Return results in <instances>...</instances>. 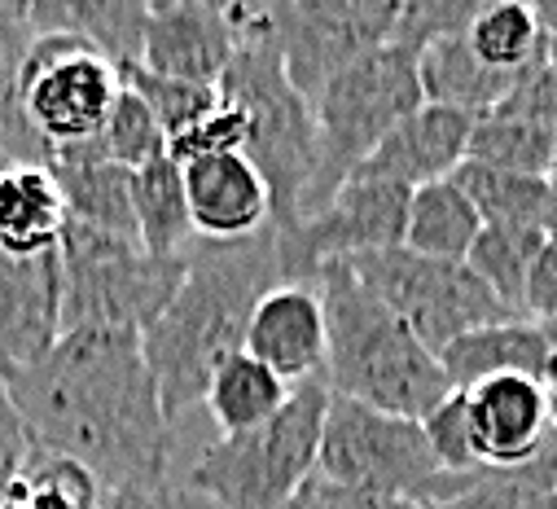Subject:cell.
Returning a JSON list of instances; mask_svg holds the SVG:
<instances>
[{
	"mask_svg": "<svg viewBox=\"0 0 557 509\" xmlns=\"http://www.w3.org/2000/svg\"><path fill=\"white\" fill-rule=\"evenodd\" d=\"M0 377L32 444L84 465L101 492L172 483L176 426L163 413L141 334L71 330L49 356Z\"/></svg>",
	"mask_w": 557,
	"mask_h": 509,
	"instance_id": "1",
	"label": "cell"
},
{
	"mask_svg": "<svg viewBox=\"0 0 557 509\" xmlns=\"http://www.w3.org/2000/svg\"><path fill=\"white\" fill-rule=\"evenodd\" d=\"M282 282V250L272 224L242 241H198L185 250V282L176 299L141 334V351L172 426L207 400L215 369L246 351V330L259 299Z\"/></svg>",
	"mask_w": 557,
	"mask_h": 509,
	"instance_id": "2",
	"label": "cell"
},
{
	"mask_svg": "<svg viewBox=\"0 0 557 509\" xmlns=\"http://www.w3.org/2000/svg\"><path fill=\"white\" fill-rule=\"evenodd\" d=\"M317 290L330 334L325 377L334 396L412 422L453 396L440 356L426 351V343L351 273L347 260L325 264Z\"/></svg>",
	"mask_w": 557,
	"mask_h": 509,
	"instance_id": "3",
	"label": "cell"
},
{
	"mask_svg": "<svg viewBox=\"0 0 557 509\" xmlns=\"http://www.w3.org/2000/svg\"><path fill=\"white\" fill-rule=\"evenodd\" d=\"M237 45L220 75V97L246 123V159L272 194V228L286 233L304 220V198L317 172L312 105L295 92L272 36L268 5H228Z\"/></svg>",
	"mask_w": 557,
	"mask_h": 509,
	"instance_id": "4",
	"label": "cell"
},
{
	"mask_svg": "<svg viewBox=\"0 0 557 509\" xmlns=\"http://www.w3.org/2000/svg\"><path fill=\"white\" fill-rule=\"evenodd\" d=\"M330 400L334 392L325 373L299 382L272 422L215 439L189 470L185 487L211 509H286V500L317 474Z\"/></svg>",
	"mask_w": 557,
	"mask_h": 509,
	"instance_id": "5",
	"label": "cell"
},
{
	"mask_svg": "<svg viewBox=\"0 0 557 509\" xmlns=\"http://www.w3.org/2000/svg\"><path fill=\"white\" fill-rule=\"evenodd\" d=\"M422 105L426 97L422 79H417V49L408 45H382L347 71H338L312 101L317 172L304 198V220L317 215L351 181V172L382 146L391 127H399Z\"/></svg>",
	"mask_w": 557,
	"mask_h": 509,
	"instance_id": "6",
	"label": "cell"
},
{
	"mask_svg": "<svg viewBox=\"0 0 557 509\" xmlns=\"http://www.w3.org/2000/svg\"><path fill=\"white\" fill-rule=\"evenodd\" d=\"M62 334L71 330H127L146 334L185 282V254L163 260L141 241L97 233L84 224L62 228Z\"/></svg>",
	"mask_w": 557,
	"mask_h": 509,
	"instance_id": "7",
	"label": "cell"
},
{
	"mask_svg": "<svg viewBox=\"0 0 557 509\" xmlns=\"http://www.w3.org/2000/svg\"><path fill=\"white\" fill-rule=\"evenodd\" d=\"M317 474L360 487V492L391 496V500L426 505V509L457 500L479 479V474L444 470L422 422L377 413V409L343 400V396L330 400Z\"/></svg>",
	"mask_w": 557,
	"mask_h": 509,
	"instance_id": "8",
	"label": "cell"
},
{
	"mask_svg": "<svg viewBox=\"0 0 557 509\" xmlns=\"http://www.w3.org/2000/svg\"><path fill=\"white\" fill-rule=\"evenodd\" d=\"M351 273L426 343V351H444L470 330L483 325H505V321H527L509 303H500L474 273L470 264L453 260H426L408 246L395 250H373L360 260H347Z\"/></svg>",
	"mask_w": 557,
	"mask_h": 509,
	"instance_id": "9",
	"label": "cell"
},
{
	"mask_svg": "<svg viewBox=\"0 0 557 509\" xmlns=\"http://www.w3.org/2000/svg\"><path fill=\"white\" fill-rule=\"evenodd\" d=\"M119 92V66L62 32L36 36L18 75V110L49 154L97 141Z\"/></svg>",
	"mask_w": 557,
	"mask_h": 509,
	"instance_id": "10",
	"label": "cell"
},
{
	"mask_svg": "<svg viewBox=\"0 0 557 509\" xmlns=\"http://www.w3.org/2000/svg\"><path fill=\"white\" fill-rule=\"evenodd\" d=\"M268 18L286 79L312 105L338 71L391 45L399 0H276Z\"/></svg>",
	"mask_w": 557,
	"mask_h": 509,
	"instance_id": "11",
	"label": "cell"
},
{
	"mask_svg": "<svg viewBox=\"0 0 557 509\" xmlns=\"http://www.w3.org/2000/svg\"><path fill=\"white\" fill-rule=\"evenodd\" d=\"M408 202H412V189L404 185L351 176L317 215L276 233L282 277L317 286V273L334 260H360V254H373V250L404 246Z\"/></svg>",
	"mask_w": 557,
	"mask_h": 509,
	"instance_id": "12",
	"label": "cell"
},
{
	"mask_svg": "<svg viewBox=\"0 0 557 509\" xmlns=\"http://www.w3.org/2000/svg\"><path fill=\"white\" fill-rule=\"evenodd\" d=\"M461 409H466L470 444L483 470L522 465L557 422L553 387L531 377H487L479 387L461 392Z\"/></svg>",
	"mask_w": 557,
	"mask_h": 509,
	"instance_id": "13",
	"label": "cell"
},
{
	"mask_svg": "<svg viewBox=\"0 0 557 509\" xmlns=\"http://www.w3.org/2000/svg\"><path fill=\"white\" fill-rule=\"evenodd\" d=\"M237 27L228 5H198V0H154L146 14L141 66L154 75L189 79L220 88V75L233 58Z\"/></svg>",
	"mask_w": 557,
	"mask_h": 509,
	"instance_id": "14",
	"label": "cell"
},
{
	"mask_svg": "<svg viewBox=\"0 0 557 509\" xmlns=\"http://www.w3.org/2000/svg\"><path fill=\"white\" fill-rule=\"evenodd\" d=\"M62 338L58 250L0 254V373L36 364Z\"/></svg>",
	"mask_w": 557,
	"mask_h": 509,
	"instance_id": "15",
	"label": "cell"
},
{
	"mask_svg": "<svg viewBox=\"0 0 557 509\" xmlns=\"http://www.w3.org/2000/svg\"><path fill=\"white\" fill-rule=\"evenodd\" d=\"M246 351L268 364L286 387H299L308 377L325 373L330 356V334H325V308L321 290L304 282H282L272 286L246 330Z\"/></svg>",
	"mask_w": 557,
	"mask_h": 509,
	"instance_id": "16",
	"label": "cell"
},
{
	"mask_svg": "<svg viewBox=\"0 0 557 509\" xmlns=\"http://www.w3.org/2000/svg\"><path fill=\"white\" fill-rule=\"evenodd\" d=\"M474 114L444 110V105H422L412 110L399 127L382 137V146L351 172L364 181H391L404 189H422L435 181H448L470 150Z\"/></svg>",
	"mask_w": 557,
	"mask_h": 509,
	"instance_id": "17",
	"label": "cell"
},
{
	"mask_svg": "<svg viewBox=\"0 0 557 509\" xmlns=\"http://www.w3.org/2000/svg\"><path fill=\"white\" fill-rule=\"evenodd\" d=\"M189 220L202 241H242L272 224V194L246 154H211L181 167Z\"/></svg>",
	"mask_w": 557,
	"mask_h": 509,
	"instance_id": "18",
	"label": "cell"
},
{
	"mask_svg": "<svg viewBox=\"0 0 557 509\" xmlns=\"http://www.w3.org/2000/svg\"><path fill=\"white\" fill-rule=\"evenodd\" d=\"M440 364L453 382V392H470L487 377H531V382H544V387L557 382L553 347L535 321H505V325L470 330L440 351Z\"/></svg>",
	"mask_w": 557,
	"mask_h": 509,
	"instance_id": "19",
	"label": "cell"
},
{
	"mask_svg": "<svg viewBox=\"0 0 557 509\" xmlns=\"http://www.w3.org/2000/svg\"><path fill=\"white\" fill-rule=\"evenodd\" d=\"M66 228V202L49 163L0 167V254L58 250Z\"/></svg>",
	"mask_w": 557,
	"mask_h": 509,
	"instance_id": "20",
	"label": "cell"
},
{
	"mask_svg": "<svg viewBox=\"0 0 557 509\" xmlns=\"http://www.w3.org/2000/svg\"><path fill=\"white\" fill-rule=\"evenodd\" d=\"M32 10V27L75 36L92 45L101 58H110L119 71L141 66V45H146V14L150 5L136 0H40Z\"/></svg>",
	"mask_w": 557,
	"mask_h": 509,
	"instance_id": "21",
	"label": "cell"
},
{
	"mask_svg": "<svg viewBox=\"0 0 557 509\" xmlns=\"http://www.w3.org/2000/svg\"><path fill=\"white\" fill-rule=\"evenodd\" d=\"M49 172H53V181L62 189L71 224L136 241V207H132V172L127 167H114V163H101V159H84L75 150H53L49 154Z\"/></svg>",
	"mask_w": 557,
	"mask_h": 509,
	"instance_id": "22",
	"label": "cell"
},
{
	"mask_svg": "<svg viewBox=\"0 0 557 509\" xmlns=\"http://www.w3.org/2000/svg\"><path fill=\"white\" fill-rule=\"evenodd\" d=\"M417 79H422V97L426 105H444V110H461V114H492L496 105H505V97L513 92V75H500L492 66H483L466 40V32L444 36L435 45H426L417 53Z\"/></svg>",
	"mask_w": 557,
	"mask_h": 509,
	"instance_id": "23",
	"label": "cell"
},
{
	"mask_svg": "<svg viewBox=\"0 0 557 509\" xmlns=\"http://www.w3.org/2000/svg\"><path fill=\"white\" fill-rule=\"evenodd\" d=\"M132 207H136V241L150 254L176 260L194 246V220L185 198V176L176 159H154L141 172H132Z\"/></svg>",
	"mask_w": 557,
	"mask_h": 509,
	"instance_id": "24",
	"label": "cell"
},
{
	"mask_svg": "<svg viewBox=\"0 0 557 509\" xmlns=\"http://www.w3.org/2000/svg\"><path fill=\"white\" fill-rule=\"evenodd\" d=\"M483 233V220L474 211V202L448 181L412 189L408 202V228H404V246L426 254V260H453L466 264V254L474 250Z\"/></svg>",
	"mask_w": 557,
	"mask_h": 509,
	"instance_id": "25",
	"label": "cell"
},
{
	"mask_svg": "<svg viewBox=\"0 0 557 509\" xmlns=\"http://www.w3.org/2000/svg\"><path fill=\"white\" fill-rule=\"evenodd\" d=\"M290 392L295 387H286L268 364H259L250 351H237L215 369L202 405L211 409V418L224 435H246L282 413Z\"/></svg>",
	"mask_w": 557,
	"mask_h": 509,
	"instance_id": "26",
	"label": "cell"
},
{
	"mask_svg": "<svg viewBox=\"0 0 557 509\" xmlns=\"http://www.w3.org/2000/svg\"><path fill=\"white\" fill-rule=\"evenodd\" d=\"M553 154H557L553 127L522 119V114H509V110H492V114L474 119L470 150H466L470 163L513 172V176H535V181H548Z\"/></svg>",
	"mask_w": 557,
	"mask_h": 509,
	"instance_id": "27",
	"label": "cell"
},
{
	"mask_svg": "<svg viewBox=\"0 0 557 509\" xmlns=\"http://www.w3.org/2000/svg\"><path fill=\"white\" fill-rule=\"evenodd\" d=\"M466 40L483 66L513 79H522L544 58V32L535 18V5H522V0H492V5H483L466 27Z\"/></svg>",
	"mask_w": 557,
	"mask_h": 509,
	"instance_id": "28",
	"label": "cell"
},
{
	"mask_svg": "<svg viewBox=\"0 0 557 509\" xmlns=\"http://www.w3.org/2000/svg\"><path fill=\"white\" fill-rule=\"evenodd\" d=\"M97 505H101L97 479L71 457H58L49 448H32L23 470L0 487V509H97Z\"/></svg>",
	"mask_w": 557,
	"mask_h": 509,
	"instance_id": "29",
	"label": "cell"
},
{
	"mask_svg": "<svg viewBox=\"0 0 557 509\" xmlns=\"http://www.w3.org/2000/svg\"><path fill=\"white\" fill-rule=\"evenodd\" d=\"M544 246V228L535 224H483L474 250L466 254L470 273L513 312H522V290L535 254Z\"/></svg>",
	"mask_w": 557,
	"mask_h": 509,
	"instance_id": "30",
	"label": "cell"
},
{
	"mask_svg": "<svg viewBox=\"0 0 557 509\" xmlns=\"http://www.w3.org/2000/svg\"><path fill=\"white\" fill-rule=\"evenodd\" d=\"M453 185L474 202L483 224H535V228H544L553 181L513 176V172H496V167H483V163L466 159L453 172Z\"/></svg>",
	"mask_w": 557,
	"mask_h": 509,
	"instance_id": "31",
	"label": "cell"
},
{
	"mask_svg": "<svg viewBox=\"0 0 557 509\" xmlns=\"http://www.w3.org/2000/svg\"><path fill=\"white\" fill-rule=\"evenodd\" d=\"M71 150L84 159H101V163H114L127 172H141L146 163L168 154V137H163L159 119L150 114V105L123 84V92H119V101L101 127V137L88 146H71Z\"/></svg>",
	"mask_w": 557,
	"mask_h": 509,
	"instance_id": "32",
	"label": "cell"
},
{
	"mask_svg": "<svg viewBox=\"0 0 557 509\" xmlns=\"http://www.w3.org/2000/svg\"><path fill=\"white\" fill-rule=\"evenodd\" d=\"M123 84L150 105V114L159 119L163 137H181L185 127H194L202 114H211L220 105V88H207V84H189V79H172V75H154L146 66H127L119 71Z\"/></svg>",
	"mask_w": 557,
	"mask_h": 509,
	"instance_id": "33",
	"label": "cell"
},
{
	"mask_svg": "<svg viewBox=\"0 0 557 509\" xmlns=\"http://www.w3.org/2000/svg\"><path fill=\"white\" fill-rule=\"evenodd\" d=\"M479 10H483V0H399L391 45H408L422 53L426 45L466 32Z\"/></svg>",
	"mask_w": 557,
	"mask_h": 509,
	"instance_id": "34",
	"label": "cell"
},
{
	"mask_svg": "<svg viewBox=\"0 0 557 509\" xmlns=\"http://www.w3.org/2000/svg\"><path fill=\"white\" fill-rule=\"evenodd\" d=\"M246 150V123L242 114L220 97V105L211 114H202L194 127H185L181 137L168 141V159H176L181 167L194 159H211V154H242Z\"/></svg>",
	"mask_w": 557,
	"mask_h": 509,
	"instance_id": "35",
	"label": "cell"
},
{
	"mask_svg": "<svg viewBox=\"0 0 557 509\" xmlns=\"http://www.w3.org/2000/svg\"><path fill=\"white\" fill-rule=\"evenodd\" d=\"M422 431H426L435 457L444 461V470H453V474H483V465H479V457H474V444H470L461 392H453L444 405H435V409L422 418Z\"/></svg>",
	"mask_w": 557,
	"mask_h": 509,
	"instance_id": "36",
	"label": "cell"
},
{
	"mask_svg": "<svg viewBox=\"0 0 557 509\" xmlns=\"http://www.w3.org/2000/svg\"><path fill=\"white\" fill-rule=\"evenodd\" d=\"M435 509H557V496L540 492L505 470H483L457 500L435 505Z\"/></svg>",
	"mask_w": 557,
	"mask_h": 509,
	"instance_id": "37",
	"label": "cell"
},
{
	"mask_svg": "<svg viewBox=\"0 0 557 509\" xmlns=\"http://www.w3.org/2000/svg\"><path fill=\"white\" fill-rule=\"evenodd\" d=\"M286 509H426V505H408V500H391L377 492H360L347 483H334L325 474H312L290 500Z\"/></svg>",
	"mask_w": 557,
	"mask_h": 509,
	"instance_id": "38",
	"label": "cell"
},
{
	"mask_svg": "<svg viewBox=\"0 0 557 509\" xmlns=\"http://www.w3.org/2000/svg\"><path fill=\"white\" fill-rule=\"evenodd\" d=\"M522 316L531 321H553L557 316V241L544 237L535 264L527 273V290H522Z\"/></svg>",
	"mask_w": 557,
	"mask_h": 509,
	"instance_id": "39",
	"label": "cell"
},
{
	"mask_svg": "<svg viewBox=\"0 0 557 509\" xmlns=\"http://www.w3.org/2000/svg\"><path fill=\"white\" fill-rule=\"evenodd\" d=\"M32 435H27V426H23V418H18V409H14V400H10V392H5V377H0V487H5L18 470H23V461L32 457Z\"/></svg>",
	"mask_w": 557,
	"mask_h": 509,
	"instance_id": "40",
	"label": "cell"
},
{
	"mask_svg": "<svg viewBox=\"0 0 557 509\" xmlns=\"http://www.w3.org/2000/svg\"><path fill=\"white\" fill-rule=\"evenodd\" d=\"M505 474H513V479H522V483H531V487L557 496V422L548 426V435L540 439V448H535L522 465H513V470H505Z\"/></svg>",
	"mask_w": 557,
	"mask_h": 509,
	"instance_id": "41",
	"label": "cell"
},
{
	"mask_svg": "<svg viewBox=\"0 0 557 509\" xmlns=\"http://www.w3.org/2000/svg\"><path fill=\"white\" fill-rule=\"evenodd\" d=\"M97 509H181V487H141V492H101Z\"/></svg>",
	"mask_w": 557,
	"mask_h": 509,
	"instance_id": "42",
	"label": "cell"
},
{
	"mask_svg": "<svg viewBox=\"0 0 557 509\" xmlns=\"http://www.w3.org/2000/svg\"><path fill=\"white\" fill-rule=\"evenodd\" d=\"M535 18H540V32H544V58H548V66L557 71V0L553 5H535Z\"/></svg>",
	"mask_w": 557,
	"mask_h": 509,
	"instance_id": "43",
	"label": "cell"
},
{
	"mask_svg": "<svg viewBox=\"0 0 557 509\" xmlns=\"http://www.w3.org/2000/svg\"><path fill=\"white\" fill-rule=\"evenodd\" d=\"M544 237L557 241V185H553V198H548V211H544Z\"/></svg>",
	"mask_w": 557,
	"mask_h": 509,
	"instance_id": "44",
	"label": "cell"
},
{
	"mask_svg": "<svg viewBox=\"0 0 557 509\" xmlns=\"http://www.w3.org/2000/svg\"><path fill=\"white\" fill-rule=\"evenodd\" d=\"M535 325H540V334L548 338V347H553V360H557V316H553V321H535Z\"/></svg>",
	"mask_w": 557,
	"mask_h": 509,
	"instance_id": "45",
	"label": "cell"
},
{
	"mask_svg": "<svg viewBox=\"0 0 557 509\" xmlns=\"http://www.w3.org/2000/svg\"><path fill=\"white\" fill-rule=\"evenodd\" d=\"M181 509H211V505H207L202 496H194L189 487H181Z\"/></svg>",
	"mask_w": 557,
	"mask_h": 509,
	"instance_id": "46",
	"label": "cell"
},
{
	"mask_svg": "<svg viewBox=\"0 0 557 509\" xmlns=\"http://www.w3.org/2000/svg\"><path fill=\"white\" fill-rule=\"evenodd\" d=\"M548 181H553V185H557V154H553V172H548Z\"/></svg>",
	"mask_w": 557,
	"mask_h": 509,
	"instance_id": "47",
	"label": "cell"
},
{
	"mask_svg": "<svg viewBox=\"0 0 557 509\" xmlns=\"http://www.w3.org/2000/svg\"><path fill=\"white\" fill-rule=\"evenodd\" d=\"M553 418H557V382H553Z\"/></svg>",
	"mask_w": 557,
	"mask_h": 509,
	"instance_id": "48",
	"label": "cell"
}]
</instances>
